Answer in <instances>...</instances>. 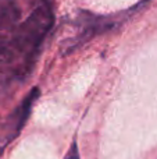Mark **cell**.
I'll return each mask as SVG.
<instances>
[{
    "mask_svg": "<svg viewBox=\"0 0 157 159\" xmlns=\"http://www.w3.org/2000/svg\"><path fill=\"white\" fill-rule=\"evenodd\" d=\"M0 155H2V151H0Z\"/></svg>",
    "mask_w": 157,
    "mask_h": 159,
    "instance_id": "cell-5",
    "label": "cell"
},
{
    "mask_svg": "<svg viewBox=\"0 0 157 159\" xmlns=\"http://www.w3.org/2000/svg\"><path fill=\"white\" fill-rule=\"evenodd\" d=\"M19 8L17 0H0V56L6 55L17 30Z\"/></svg>",
    "mask_w": 157,
    "mask_h": 159,
    "instance_id": "cell-2",
    "label": "cell"
},
{
    "mask_svg": "<svg viewBox=\"0 0 157 159\" xmlns=\"http://www.w3.org/2000/svg\"><path fill=\"white\" fill-rule=\"evenodd\" d=\"M53 21L54 17L50 0H40L36 8L29 14V17L17 27L6 55L13 52L21 56L22 74L32 69L39 49L53 27Z\"/></svg>",
    "mask_w": 157,
    "mask_h": 159,
    "instance_id": "cell-1",
    "label": "cell"
},
{
    "mask_svg": "<svg viewBox=\"0 0 157 159\" xmlns=\"http://www.w3.org/2000/svg\"><path fill=\"white\" fill-rule=\"evenodd\" d=\"M64 159H81V157H79V149H78L77 143H72L71 148L68 149V152L66 154Z\"/></svg>",
    "mask_w": 157,
    "mask_h": 159,
    "instance_id": "cell-4",
    "label": "cell"
},
{
    "mask_svg": "<svg viewBox=\"0 0 157 159\" xmlns=\"http://www.w3.org/2000/svg\"><path fill=\"white\" fill-rule=\"evenodd\" d=\"M39 93H40L39 88H36V87L32 88V89L29 91V93L25 96V99L21 102V105L17 107L14 115H11L10 134L7 135V143L14 140V138L18 135V133L22 130V127L25 126V123H27V120H28V116H29V113H31V109H32L33 103L36 102V99L39 98Z\"/></svg>",
    "mask_w": 157,
    "mask_h": 159,
    "instance_id": "cell-3",
    "label": "cell"
}]
</instances>
